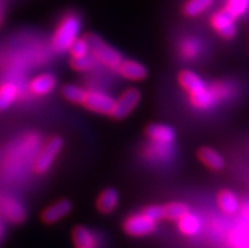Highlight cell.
Here are the masks:
<instances>
[{"label":"cell","instance_id":"cell-1","mask_svg":"<svg viewBox=\"0 0 249 248\" xmlns=\"http://www.w3.org/2000/svg\"><path fill=\"white\" fill-rule=\"evenodd\" d=\"M80 32H81V19L75 13H69L61 19L52 36V41H51L52 48L60 54L67 52L75 43L76 39L80 37Z\"/></svg>","mask_w":249,"mask_h":248},{"label":"cell","instance_id":"cell-2","mask_svg":"<svg viewBox=\"0 0 249 248\" xmlns=\"http://www.w3.org/2000/svg\"><path fill=\"white\" fill-rule=\"evenodd\" d=\"M86 38L90 46V55H92L98 63L109 69H117L119 66L120 62L123 61V57L117 50H114L96 35H89Z\"/></svg>","mask_w":249,"mask_h":248},{"label":"cell","instance_id":"cell-3","mask_svg":"<svg viewBox=\"0 0 249 248\" xmlns=\"http://www.w3.org/2000/svg\"><path fill=\"white\" fill-rule=\"evenodd\" d=\"M157 223L155 219L149 218L147 214L136 213L126 217L123 223V230L125 234L134 238H141V237L149 236L155 233L157 229Z\"/></svg>","mask_w":249,"mask_h":248},{"label":"cell","instance_id":"cell-4","mask_svg":"<svg viewBox=\"0 0 249 248\" xmlns=\"http://www.w3.org/2000/svg\"><path fill=\"white\" fill-rule=\"evenodd\" d=\"M63 148V139L58 135L52 137L44 146L41 153L38 154L37 160L35 162V171L37 173H46L50 171L52 165L54 164L56 157L60 154Z\"/></svg>","mask_w":249,"mask_h":248},{"label":"cell","instance_id":"cell-5","mask_svg":"<svg viewBox=\"0 0 249 248\" xmlns=\"http://www.w3.org/2000/svg\"><path fill=\"white\" fill-rule=\"evenodd\" d=\"M114 105H115V99L104 91L99 90L88 91V95L84 101V107L86 109L94 113L103 114V115L111 116Z\"/></svg>","mask_w":249,"mask_h":248},{"label":"cell","instance_id":"cell-6","mask_svg":"<svg viewBox=\"0 0 249 248\" xmlns=\"http://www.w3.org/2000/svg\"><path fill=\"white\" fill-rule=\"evenodd\" d=\"M141 101V91L137 88H128L120 94L119 99L115 100L111 116L115 119H124L129 115Z\"/></svg>","mask_w":249,"mask_h":248},{"label":"cell","instance_id":"cell-7","mask_svg":"<svg viewBox=\"0 0 249 248\" xmlns=\"http://www.w3.org/2000/svg\"><path fill=\"white\" fill-rule=\"evenodd\" d=\"M0 215L14 224L22 223L27 217L24 205L10 195L0 192Z\"/></svg>","mask_w":249,"mask_h":248},{"label":"cell","instance_id":"cell-8","mask_svg":"<svg viewBox=\"0 0 249 248\" xmlns=\"http://www.w3.org/2000/svg\"><path fill=\"white\" fill-rule=\"evenodd\" d=\"M210 23H212V27L214 28V31L225 39H231L237 35L235 18L225 9L215 12L212 16Z\"/></svg>","mask_w":249,"mask_h":248},{"label":"cell","instance_id":"cell-9","mask_svg":"<svg viewBox=\"0 0 249 248\" xmlns=\"http://www.w3.org/2000/svg\"><path fill=\"white\" fill-rule=\"evenodd\" d=\"M71 209H72V204L66 199H62V200L56 201V203L46 208L42 211L41 218L43 220V223L54 224L57 222H60L61 219H63L66 215H69L71 213Z\"/></svg>","mask_w":249,"mask_h":248},{"label":"cell","instance_id":"cell-10","mask_svg":"<svg viewBox=\"0 0 249 248\" xmlns=\"http://www.w3.org/2000/svg\"><path fill=\"white\" fill-rule=\"evenodd\" d=\"M145 133L152 142L157 143H166V145H172L176 139V132L168 124L163 123H153L149 124L145 129Z\"/></svg>","mask_w":249,"mask_h":248},{"label":"cell","instance_id":"cell-11","mask_svg":"<svg viewBox=\"0 0 249 248\" xmlns=\"http://www.w3.org/2000/svg\"><path fill=\"white\" fill-rule=\"evenodd\" d=\"M122 77L130 81H142L147 77V69L144 65L133 60H123L117 67Z\"/></svg>","mask_w":249,"mask_h":248},{"label":"cell","instance_id":"cell-12","mask_svg":"<svg viewBox=\"0 0 249 248\" xmlns=\"http://www.w3.org/2000/svg\"><path fill=\"white\" fill-rule=\"evenodd\" d=\"M57 81L54 75L50 73L39 74L29 82V90L32 94L37 95V96H44L54 90Z\"/></svg>","mask_w":249,"mask_h":248},{"label":"cell","instance_id":"cell-13","mask_svg":"<svg viewBox=\"0 0 249 248\" xmlns=\"http://www.w3.org/2000/svg\"><path fill=\"white\" fill-rule=\"evenodd\" d=\"M178 82L183 88V90L187 91L189 95H195L208 88L205 81L197 74L190 71V70H183L178 74Z\"/></svg>","mask_w":249,"mask_h":248},{"label":"cell","instance_id":"cell-14","mask_svg":"<svg viewBox=\"0 0 249 248\" xmlns=\"http://www.w3.org/2000/svg\"><path fill=\"white\" fill-rule=\"evenodd\" d=\"M189 96L191 105L200 110L210 109V108L215 107L220 101V97L216 94V91L213 86L210 89L206 88L205 90L200 91L195 95H189Z\"/></svg>","mask_w":249,"mask_h":248},{"label":"cell","instance_id":"cell-15","mask_svg":"<svg viewBox=\"0 0 249 248\" xmlns=\"http://www.w3.org/2000/svg\"><path fill=\"white\" fill-rule=\"evenodd\" d=\"M72 241L76 248H98V238L95 233L84 226L73 228Z\"/></svg>","mask_w":249,"mask_h":248},{"label":"cell","instance_id":"cell-16","mask_svg":"<svg viewBox=\"0 0 249 248\" xmlns=\"http://www.w3.org/2000/svg\"><path fill=\"white\" fill-rule=\"evenodd\" d=\"M197 157L200 158L202 164L208 166L209 169L220 171L225 167V160L219 152H216L214 148L202 147L197 151Z\"/></svg>","mask_w":249,"mask_h":248},{"label":"cell","instance_id":"cell-17","mask_svg":"<svg viewBox=\"0 0 249 248\" xmlns=\"http://www.w3.org/2000/svg\"><path fill=\"white\" fill-rule=\"evenodd\" d=\"M118 204H119V194L115 189H105L96 200V208L103 214L113 213Z\"/></svg>","mask_w":249,"mask_h":248},{"label":"cell","instance_id":"cell-18","mask_svg":"<svg viewBox=\"0 0 249 248\" xmlns=\"http://www.w3.org/2000/svg\"><path fill=\"white\" fill-rule=\"evenodd\" d=\"M177 228L183 236L194 237L201 230V220L196 214L189 211L177 220Z\"/></svg>","mask_w":249,"mask_h":248},{"label":"cell","instance_id":"cell-19","mask_svg":"<svg viewBox=\"0 0 249 248\" xmlns=\"http://www.w3.org/2000/svg\"><path fill=\"white\" fill-rule=\"evenodd\" d=\"M19 95V88L12 81H5L0 85V113L5 112L13 105Z\"/></svg>","mask_w":249,"mask_h":248},{"label":"cell","instance_id":"cell-20","mask_svg":"<svg viewBox=\"0 0 249 248\" xmlns=\"http://www.w3.org/2000/svg\"><path fill=\"white\" fill-rule=\"evenodd\" d=\"M174 147L172 145H166V143H157L152 142V145L147 147L145 156L153 161H160V162H166L174 156Z\"/></svg>","mask_w":249,"mask_h":248},{"label":"cell","instance_id":"cell-21","mask_svg":"<svg viewBox=\"0 0 249 248\" xmlns=\"http://www.w3.org/2000/svg\"><path fill=\"white\" fill-rule=\"evenodd\" d=\"M216 200H218V205L221 211H224L225 214L231 215V214H235L239 210V200H238L237 195L231 190L219 191Z\"/></svg>","mask_w":249,"mask_h":248},{"label":"cell","instance_id":"cell-22","mask_svg":"<svg viewBox=\"0 0 249 248\" xmlns=\"http://www.w3.org/2000/svg\"><path fill=\"white\" fill-rule=\"evenodd\" d=\"M214 4V0H187L183 4L182 12L186 17H197L205 13Z\"/></svg>","mask_w":249,"mask_h":248},{"label":"cell","instance_id":"cell-23","mask_svg":"<svg viewBox=\"0 0 249 248\" xmlns=\"http://www.w3.org/2000/svg\"><path fill=\"white\" fill-rule=\"evenodd\" d=\"M88 95V90L79 86V85L69 84L62 88V96L73 104H84L85 97Z\"/></svg>","mask_w":249,"mask_h":248},{"label":"cell","instance_id":"cell-24","mask_svg":"<svg viewBox=\"0 0 249 248\" xmlns=\"http://www.w3.org/2000/svg\"><path fill=\"white\" fill-rule=\"evenodd\" d=\"M163 211H164V219L167 220H174L177 222L181 217H183L185 214L189 213L190 209L187 204L181 203V201H172L168 204L163 205Z\"/></svg>","mask_w":249,"mask_h":248},{"label":"cell","instance_id":"cell-25","mask_svg":"<svg viewBox=\"0 0 249 248\" xmlns=\"http://www.w3.org/2000/svg\"><path fill=\"white\" fill-rule=\"evenodd\" d=\"M71 67L79 73H88L90 70L98 66V61L95 60L92 55H86L84 57H77V58H71Z\"/></svg>","mask_w":249,"mask_h":248},{"label":"cell","instance_id":"cell-26","mask_svg":"<svg viewBox=\"0 0 249 248\" xmlns=\"http://www.w3.org/2000/svg\"><path fill=\"white\" fill-rule=\"evenodd\" d=\"M224 9L237 19L239 17H243L248 12L249 0H227Z\"/></svg>","mask_w":249,"mask_h":248},{"label":"cell","instance_id":"cell-27","mask_svg":"<svg viewBox=\"0 0 249 248\" xmlns=\"http://www.w3.org/2000/svg\"><path fill=\"white\" fill-rule=\"evenodd\" d=\"M200 54V43L194 38L185 39L181 44V56L186 60H194Z\"/></svg>","mask_w":249,"mask_h":248},{"label":"cell","instance_id":"cell-28","mask_svg":"<svg viewBox=\"0 0 249 248\" xmlns=\"http://www.w3.org/2000/svg\"><path fill=\"white\" fill-rule=\"evenodd\" d=\"M70 55L72 58H77V57H84L86 55H90V46H89L88 38H77L75 43L70 48Z\"/></svg>","mask_w":249,"mask_h":248},{"label":"cell","instance_id":"cell-29","mask_svg":"<svg viewBox=\"0 0 249 248\" xmlns=\"http://www.w3.org/2000/svg\"><path fill=\"white\" fill-rule=\"evenodd\" d=\"M142 211L144 214H147L149 218L155 219L156 222H158V220H161V219H164L163 205H158V204L149 205V207H145Z\"/></svg>","mask_w":249,"mask_h":248},{"label":"cell","instance_id":"cell-30","mask_svg":"<svg viewBox=\"0 0 249 248\" xmlns=\"http://www.w3.org/2000/svg\"><path fill=\"white\" fill-rule=\"evenodd\" d=\"M6 10V0H0V25L3 24Z\"/></svg>","mask_w":249,"mask_h":248},{"label":"cell","instance_id":"cell-31","mask_svg":"<svg viewBox=\"0 0 249 248\" xmlns=\"http://www.w3.org/2000/svg\"><path fill=\"white\" fill-rule=\"evenodd\" d=\"M1 236H3V224L0 223V239H1Z\"/></svg>","mask_w":249,"mask_h":248}]
</instances>
